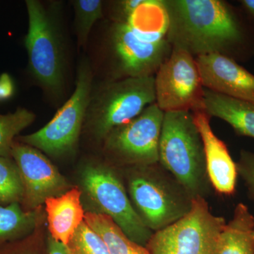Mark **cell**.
Returning <instances> with one entry per match:
<instances>
[{
    "label": "cell",
    "instance_id": "29",
    "mask_svg": "<svg viewBox=\"0 0 254 254\" xmlns=\"http://www.w3.org/2000/svg\"><path fill=\"white\" fill-rule=\"evenodd\" d=\"M240 2L249 23L254 30V0H241Z\"/></svg>",
    "mask_w": 254,
    "mask_h": 254
},
{
    "label": "cell",
    "instance_id": "5",
    "mask_svg": "<svg viewBox=\"0 0 254 254\" xmlns=\"http://www.w3.org/2000/svg\"><path fill=\"white\" fill-rule=\"evenodd\" d=\"M225 219L210 212L202 196L192 199L190 211L153 234L146 245L150 254H216Z\"/></svg>",
    "mask_w": 254,
    "mask_h": 254
},
{
    "label": "cell",
    "instance_id": "19",
    "mask_svg": "<svg viewBox=\"0 0 254 254\" xmlns=\"http://www.w3.org/2000/svg\"><path fill=\"white\" fill-rule=\"evenodd\" d=\"M41 210L26 211L18 203L0 206V247L31 235Z\"/></svg>",
    "mask_w": 254,
    "mask_h": 254
},
{
    "label": "cell",
    "instance_id": "26",
    "mask_svg": "<svg viewBox=\"0 0 254 254\" xmlns=\"http://www.w3.org/2000/svg\"><path fill=\"white\" fill-rule=\"evenodd\" d=\"M145 0H125L116 1L117 16L118 18L115 21L127 22L133 13L136 11Z\"/></svg>",
    "mask_w": 254,
    "mask_h": 254
},
{
    "label": "cell",
    "instance_id": "16",
    "mask_svg": "<svg viewBox=\"0 0 254 254\" xmlns=\"http://www.w3.org/2000/svg\"><path fill=\"white\" fill-rule=\"evenodd\" d=\"M203 111L223 120L237 134L254 138V105L204 88Z\"/></svg>",
    "mask_w": 254,
    "mask_h": 254
},
{
    "label": "cell",
    "instance_id": "8",
    "mask_svg": "<svg viewBox=\"0 0 254 254\" xmlns=\"http://www.w3.org/2000/svg\"><path fill=\"white\" fill-rule=\"evenodd\" d=\"M155 103L164 113L203 111V92L195 58L173 49L155 74Z\"/></svg>",
    "mask_w": 254,
    "mask_h": 254
},
{
    "label": "cell",
    "instance_id": "15",
    "mask_svg": "<svg viewBox=\"0 0 254 254\" xmlns=\"http://www.w3.org/2000/svg\"><path fill=\"white\" fill-rule=\"evenodd\" d=\"M81 196V190L73 187L63 194L50 197L45 201L50 235L64 245L84 221Z\"/></svg>",
    "mask_w": 254,
    "mask_h": 254
},
{
    "label": "cell",
    "instance_id": "2",
    "mask_svg": "<svg viewBox=\"0 0 254 254\" xmlns=\"http://www.w3.org/2000/svg\"><path fill=\"white\" fill-rule=\"evenodd\" d=\"M158 150L159 163L187 193L203 197L208 179L204 147L192 112L165 113Z\"/></svg>",
    "mask_w": 254,
    "mask_h": 254
},
{
    "label": "cell",
    "instance_id": "22",
    "mask_svg": "<svg viewBox=\"0 0 254 254\" xmlns=\"http://www.w3.org/2000/svg\"><path fill=\"white\" fill-rule=\"evenodd\" d=\"M72 4L78 45L84 46L93 25L103 17V2L100 0H76Z\"/></svg>",
    "mask_w": 254,
    "mask_h": 254
},
{
    "label": "cell",
    "instance_id": "25",
    "mask_svg": "<svg viewBox=\"0 0 254 254\" xmlns=\"http://www.w3.org/2000/svg\"><path fill=\"white\" fill-rule=\"evenodd\" d=\"M237 173L245 182L249 195L254 199V153L242 150L236 163Z\"/></svg>",
    "mask_w": 254,
    "mask_h": 254
},
{
    "label": "cell",
    "instance_id": "24",
    "mask_svg": "<svg viewBox=\"0 0 254 254\" xmlns=\"http://www.w3.org/2000/svg\"><path fill=\"white\" fill-rule=\"evenodd\" d=\"M44 215L40 213L34 230L22 240L9 242L0 247V254H46Z\"/></svg>",
    "mask_w": 254,
    "mask_h": 254
},
{
    "label": "cell",
    "instance_id": "10",
    "mask_svg": "<svg viewBox=\"0 0 254 254\" xmlns=\"http://www.w3.org/2000/svg\"><path fill=\"white\" fill-rule=\"evenodd\" d=\"M165 113L153 103L106 136V148L124 163L149 167L159 163V141Z\"/></svg>",
    "mask_w": 254,
    "mask_h": 254
},
{
    "label": "cell",
    "instance_id": "4",
    "mask_svg": "<svg viewBox=\"0 0 254 254\" xmlns=\"http://www.w3.org/2000/svg\"><path fill=\"white\" fill-rule=\"evenodd\" d=\"M172 50L165 35L145 33L130 23L115 21L108 36L111 79L155 76Z\"/></svg>",
    "mask_w": 254,
    "mask_h": 254
},
{
    "label": "cell",
    "instance_id": "6",
    "mask_svg": "<svg viewBox=\"0 0 254 254\" xmlns=\"http://www.w3.org/2000/svg\"><path fill=\"white\" fill-rule=\"evenodd\" d=\"M28 29L25 38L28 64L33 77L47 91L57 93L64 79V53L55 16L36 0L26 1Z\"/></svg>",
    "mask_w": 254,
    "mask_h": 254
},
{
    "label": "cell",
    "instance_id": "30",
    "mask_svg": "<svg viewBox=\"0 0 254 254\" xmlns=\"http://www.w3.org/2000/svg\"></svg>",
    "mask_w": 254,
    "mask_h": 254
},
{
    "label": "cell",
    "instance_id": "12",
    "mask_svg": "<svg viewBox=\"0 0 254 254\" xmlns=\"http://www.w3.org/2000/svg\"><path fill=\"white\" fill-rule=\"evenodd\" d=\"M11 158L17 165L24 193L21 205L26 211L41 208L47 198L58 196L70 190V185L41 151L30 145L14 142Z\"/></svg>",
    "mask_w": 254,
    "mask_h": 254
},
{
    "label": "cell",
    "instance_id": "17",
    "mask_svg": "<svg viewBox=\"0 0 254 254\" xmlns=\"http://www.w3.org/2000/svg\"><path fill=\"white\" fill-rule=\"evenodd\" d=\"M216 254H254V216L247 205H237L220 234Z\"/></svg>",
    "mask_w": 254,
    "mask_h": 254
},
{
    "label": "cell",
    "instance_id": "21",
    "mask_svg": "<svg viewBox=\"0 0 254 254\" xmlns=\"http://www.w3.org/2000/svg\"><path fill=\"white\" fill-rule=\"evenodd\" d=\"M36 118L34 113L25 108L14 113L0 115V157H11L15 137L30 126Z\"/></svg>",
    "mask_w": 254,
    "mask_h": 254
},
{
    "label": "cell",
    "instance_id": "14",
    "mask_svg": "<svg viewBox=\"0 0 254 254\" xmlns=\"http://www.w3.org/2000/svg\"><path fill=\"white\" fill-rule=\"evenodd\" d=\"M193 113L204 147L209 181L219 193L233 194L238 176L236 163L232 160L225 143L214 133L206 113L204 111Z\"/></svg>",
    "mask_w": 254,
    "mask_h": 254
},
{
    "label": "cell",
    "instance_id": "7",
    "mask_svg": "<svg viewBox=\"0 0 254 254\" xmlns=\"http://www.w3.org/2000/svg\"><path fill=\"white\" fill-rule=\"evenodd\" d=\"M92 83L91 66L87 60H82L78 68L74 91L68 101L46 126L31 134L18 137V141L51 155L71 151L77 143L86 116Z\"/></svg>",
    "mask_w": 254,
    "mask_h": 254
},
{
    "label": "cell",
    "instance_id": "20",
    "mask_svg": "<svg viewBox=\"0 0 254 254\" xmlns=\"http://www.w3.org/2000/svg\"><path fill=\"white\" fill-rule=\"evenodd\" d=\"M24 189L21 174L11 157H0V206L21 204Z\"/></svg>",
    "mask_w": 254,
    "mask_h": 254
},
{
    "label": "cell",
    "instance_id": "1",
    "mask_svg": "<svg viewBox=\"0 0 254 254\" xmlns=\"http://www.w3.org/2000/svg\"><path fill=\"white\" fill-rule=\"evenodd\" d=\"M167 41L195 58L220 54L235 61L254 55V31L240 11L220 0H161Z\"/></svg>",
    "mask_w": 254,
    "mask_h": 254
},
{
    "label": "cell",
    "instance_id": "9",
    "mask_svg": "<svg viewBox=\"0 0 254 254\" xmlns=\"http://www.w3.org/2000/svg\"><path fill=\"white\" fill-rule=\"evenodd\" d=\"M81 179L87 194L101 213L110 217L130 240L146 247L153 233L133 208L113 172L105 167L91 165L84 169Z\"/></svg>",
    "mask_w": 254,
    "mask_h": 254
},
{
    "label": "cell",
    "instance_id": "23",
    "mask_svg": "<svg viewBox=\"0 0 254 254\" xmlns=\"http://www.w3.org/2000/svg\"><path fill=\"white\" fill-rule=\"evenodd\" d=\"M66 247L68 254H110L103 239L85 221L73 232Z\"/></svg>",
    "mask_w": 254,
    "mask_h": 254
},
{
    "label": "cell",
    "instance_id": "13",
    "mask_svg": "<svg viewBox=\"0 0 254 254\" xmlns=\"http://www.w3.org/2000/svg\"><path fill=\"white\" fill-rule=\"evenodd\" d=\"M195 60L204 88L254 105V75L237 61L220 54Z\"/></svg>",
    "mask_w": 254,
    "mask_h": 254
},
{
    "label": "cell",
    "instance_id": "18",
    "mask_svg": "<svg viewBox=\"0 0 254 254\" xmlns=\"http://www.w3.org/2000/svg\"><path fill=\"white\" fill-rule=\"evenodd\" d=\"M84 221L103 239L110 254H150L146 247L130 240L105 214L87 212Z\"/></svg>",
    "mask_w": 254,
    "mask_h": 254
},
{
    "label": "cell",
    "instance_id": "11",
    "mask_svg": "<svg viewBox=\"0 0 254 254\" xmlns=\"http://www.w3.org/2000/svg\"><path fill=\"white\" fill-rule=\"evenodd\" d=\"M128 186L138 215L151 231H158L180 220L191 207L193 198L190 195L175 191L158 177H135Z\"/></svg>",
    "mask_w": 254,
    "mask_h": 254
},
{
    "label": "cell",
    "instance_id": "28",
    "mask_svg": "<svg viewBox=\"0 0 254 254\" xmlns=\"http://www.w3.org/2000/svg\"><path fill=\"white\" fill-rule=\"evenodd\" d=\"M48 254H68L66 245L48 235L47 238Z\"/></svg>",
    "mask_w": 254,
    "mask_h": 254
},
{
    "label": "cell",
    "instance_id": "27",
    "mask_svg": "<svg viewBox=\"0 0 254 254\" xmlns=\"http://www.w3.org/2000/svg\"><path fill=\"white\" fill-rule=\"evenodd\" d=\"M14 83L8 73H4L0 76V100H7L14 93Z\"/></svg>",
    "mask_w": 254,
    "mask_h": 254
},
{
    "label": "cell",
    "instance_id": "3",
    "mask_svg": "<svg viewBox=\"0 0 254 254\" xmlns=\"http://www.w3.org/2000/svg\"><path fill=\"white\" fill-rule=\"evenodd\" d=\"M155 103V76L110 79L91 97L86 117L96 136L105 138Z\"/></svg>",
    "mask_w": 254,
    "mask_h": 254
}]
</instances>
